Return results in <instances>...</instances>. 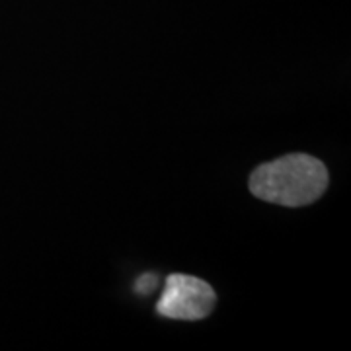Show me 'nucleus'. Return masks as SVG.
Segmentation results:
<instances>
[{
	"mask_svg": "<svg viewBox=\"0 0 351 351\" xmlns=\"http://www.w3.org/2000/svg\"><path fill=\"white\" fill-rule=\"evenodd\" d=\"M154 287H156V277H154V276H145L143 279H138L137 291H141L143 295L151 293Z\"/></svg>",
	"mask_w": 351,
	"mask_h": 351,
	"instance_id": "nucleus-3",
	"label": "nucleus"
},
{
	"mask_svg": "<svg viewBox=\"0 0 351 351\" xmlns=\"http://www.w3.org/2000/svg\"><path fill=\"white\" fill-rule=\"evenodd\" d=\"M213 287L193 276L174 274L166 279L162 297L156 302V313L172 320H201L215 308Z\"/></svg>",
	"mask_w": 351,
	"mask_h": 351,
	"instance_id": "nucleus-2",
	"label": "nucleus"
},
{
	"mask_svg": "<svg viewBox=\"0 0 351 351\" xmlns=\"http://www.w3.org/2000/svg\"><path fill=\"white\" fill-rule=\"evenodd\" d=\"M322 160L308 154H287L258 166L250 176V191L283 207H302L318 199L328 188Z\"/></svg>",
	"mask_w": 351,
	"mask_h": 351,
	"instance_id": "nucleus-1",
	"label": "nucleus"
}]
</instances>
